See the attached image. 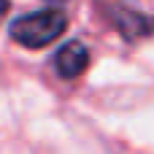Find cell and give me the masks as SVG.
Wrapping results in <instances>:
<instances>
[{
	"mask_svg": "<svg viewBox=\"0 0 154 154\" xmlns=\"http://www.w3.org/2000/svg\"><path fill=\"white\" fill-rule=\"evenodd\" d=\"M89 65V49L81 41H68L57 49L54 54V68L62 79H76L87 70Z\"/></svg>",
	"mask_w": 154,
	"mask_h": 154,
	"instance_id": "obj_2",
	"label": "cell"
},
{
	"mask_svg": "<svg viewBox=\"0 0 154 154\" xmlns=\"http://www.w3.org/2000/svg\"><path fill=\"white\" fill-rule=\"evenodd\" d=\"M65 24H68V16L60 8H41V11H32V14L14 19L8 32L22 46L41 49V46H49L51 41H57L62 35Z\"/></svg>",
	"mask_w": 154,
	"mask_h": 154,
	"instance_id": "obj_1",
	"label": "cell"
},
{
	"mask_svg": "<svg viewBox=\"0 0 154 154\" xmlns=\"http://www.w3.org/2000/svg\"><path fill=\"white\" fill-rule=\"evenodd\" d=\"M5 11H8V0H0V19L5 16Z\"/></svg>",
	"mask_w": 154,
	"mask_h": 154,
	"instance_id": "obj_4",
	"label": "cell"
},
{
	"mask_svg": "<svg viewBox=\"0 0 154 154\" xmlns=\"http://www.w3.org/2000/svg\"><path fill=\"white\" fill-rule=\"evenodd\" d=\"M116 24H119V30H122L125 38H138V35L154 32V19L152 16H138L133 11H122L116 16Z\"/></svg>",
	"mask_w": 154,
	"mask_h": 154,
	"instance_id": "obj_3",
	"label": "cell"
},
{
	"mask_svg": "<svg viewBox=\"0 0 154 154\" xmlns=\"http://www.w3.org/2000/svg\"><path fill=\"white\" fill-rule=\"evenodd\" d=\"M46 3H65V0H46Z\"/></svg>",
	"mask_w": 154,
	"mask_h": 154,
	"instance_id": "obj_5",
	"label": "cell"
}]
</instances>
